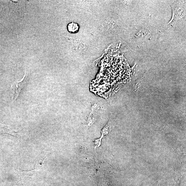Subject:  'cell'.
I'll list each match as a JSON object with an SVG mask.
<instances>
[{"instance_id":"1","label":"cell","mask_w":186,"mask_h":186,"mask_svg":"<svg viewBox=\"0 0 186 186\" xmlns=\"http://www.w3.org/2000/svg\"><path fill=\"white\" fill-rule=\"evenodd\" d=\"M27 75L25 73L21 80L15 82L12 84L10 89V93L13 101H15L18 98L21 91L25 85Z\"/></svg>"},{"instance_id":"2","label":"cell","mask_w":186,"mask_h":186,"mask_svg":"<svg viewBox=\"0 0 186 186\" xmlns=\"http://www.w3.org/2000/svg\"><path fill=\"white\" fill-rule=\"evenodd\" d=\"M100 107L97 103L93 104L91 107L90 112L88 116L87 124V126L90 127L94 124L96 120L97 116V111Z\"/></svg>"},{"instance_id":"3","label":"cell","mask_w":186,"mask_h":186,"mask_svg":"<svg viewBox=\"0 0 186 186\" xmlns=\"http://www.w3.org/2000/svg\"><path fill=\"white\" fill-rule=\"evenodd\" d=\"M1 134H8L19 138L20 134L18 132H16L8 126L0 124V135Z\"/></svg>"},{"instance_id":"4","label":"cell","mask_w":186,"mask_h":186,"mask_svg":"<svg viewBox=\"0 0 186 186\" xmlns=\"http://www.w3.org/2000/svg\"><path fill=\"white\" fill-rule=\"evenodd\" d=\"M109 132V126L108 125H107L102 131L101 136V138L97 140H95V141L94 143L95 149L96 147L101 146L102 139L107 135Z\"/></svg>"},{"instance_id":"5","label":"cell","mask_w":186,"mask_h":186,"mask_svg":"<svg viewBox=\"0 0 186 186\" xmlns=\"http://www.w3.org/2000/svg\"><path fill=\"white\" fill-rule=\"evenodd\" d=\"M67 29L69 32L75 33L78 32L79 26L77 23L72 22L68 24Z\"/></svg>"},{"instance_id":"6","label":"cell","mask_w":186,"mask_h":186,"mask_svg":"<svg viewBox=\"0 0 186 186\" xmlns=\"http://www.w3.org/2000/svg\"><path fill=\"white\" fill-rule=\"evenodd\" d=\"M40 156V157H39L38 158L35 165H34V169H38L40 168L41 166H42L44 160L47 157L46 154H43L42 156Z\"/></svg>"},{"instance_id":"7","label":"cell","mask_w":186,"mask_h":186,"mask_svg":"<svg viewBox=\"0 0 186 186\" xmlns=\"http://www.w3.org/2000/svg\"><path fill=\"white\" fill-rule=\"evenodd\" d=\"M149 31L146 29H143L137 32L136 34L135 37L137 39H143L144 38L149 35Z\"/></svg>"}]
</instances>
